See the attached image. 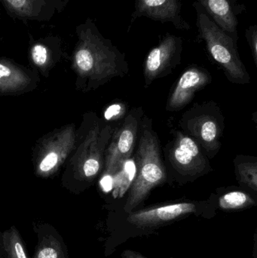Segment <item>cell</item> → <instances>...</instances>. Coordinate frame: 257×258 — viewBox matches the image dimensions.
<instances>
[{
    "mask_svg": "<svg viewBox=\"0 0 257 258\" xmlns=\"http://www.w3.org/2000/svg\"><path fill=\"white\" fill-rule=\"evenodd\" d=\"M24 74L7 60H0V86L12 88L24 82Z\"/></svg>",
    "mask_w": 257,
    "mask_h": 258,
    "instance_id": "obj_17",
    "label": "cell"
},
{
    "mask_svg": "<svg viewBox=\"0 0 257 258\" xmlns=\"http://www.w3.org/2000/svg\"><path fill=\"white\" fill-rule=\"evenodd\" d=\"M0 26H1V11H0ZM1 36V34H0Z\"/></svg>",
    "mask_w": 257,
    "mask_h": 258,
    "instance_id": "obj_26",
    "label": "cell"
},
{
    "mask_svg": "<svg viewBox=\"0 0 257 258\" xmlns=\"http://www.w3.org/2000/svg\"><path fill=\"white\" fill-rule=\"evenodd\" d=\"M210 18L224 31L238 39V18L246 12L239 0H196Z\"/></svg>",
    "mask_w": 257,
    "mask_h": 258,
    "instance_id": "obj_11",
    "label": "cell"
},
{
    "mask_svg": "<svg viewBox=\"0 0 257 258\" xmlns=\"http://www.w3.org/2000/svg\"><path fill=\"white\" fill-rule=\"evenodd\" d=\"M142 17L161 23H170L177 30L182 31L191 29L183 16L181 0H135L129 27Z\"/></svg>",
    "mask_w": 257,
    "mask_h": 258,
    "instance_id": "obj_9",
    "label": "cell"
},
{
    "mask_svg": "<svg viewBox=\"0 0 257 258\" xmlns=\"http://www.w3.org/2000/svg\"><path fill=\"white\" fill-rule=\"evenodd\" d=\"M141 110H133L112 135L106 154L107 173L113 175L127 159H131L137 143Z\"/></svg>",
    "mask_w": 257,
    "mask_h": 258,
    "instance_id": "obj_5",
    "label": "cell"
},
{
    "mask_svg": "<svg viewBox=\"0 0 257 258\" xmlns=\"http://www.w3.org/2000/svg\"><path fill=\"white\" fill-rule=\"evenodd\" d=\"M168 157L172 166L185 177H198L209 171V163L199 144L181 132L175 134Z\"/></svg>",
    "mask_w": 257,
    "mask_h": 258,
    "instance_id": "obj_7",
    "label": "cell"
},
{
    "mask_svg": "<svg viewBox=\"0 0 257 258\" xmlns=\"http://www.w3.org/2000/svg\"><path fill=\"white\" fill-rule=\"evenodd\" d=\"M236 173L240 183L252 190L257 191V163L256 162H240L236 165Z\"/></svg>",
    "mask_w": 257,
    "mask_h": 258,
    "instance_id": "obj_18",
    "label": "cell"
},
{
    "mask_svg": "<svg viewBox=\"0 0 257 258\" xmlns=\"http://www.w3.org/2000/svg\"><path fill=\"white\" fill-rule=\"evenodd\" d=\"M196 12V27L199 38L205 42L211 57L224 71L231 82L246 84L250 77L241 61L238 51V39L220 28L198 2L193 3Z\"/></svg>",
    "mask_w": 257,
    "mask_h": 258,
    "instance_id": "obj_3",
    "label": "cell"
},
{
    "mask_svg": "<svg viewBox=\"0 0 257 258\" xmlns=\"http://www.w3.org/2000/svg\"><path fill=\"white\" fill-rule=\"evenodd\" d=\"M136 174L135 162L128 159L123 162L122 166L116 171L113 179V195L115 199L122 198L129 190L134 182Z\"/></svg>",
    "mask_w": 257,
    "mask_h": 258,
    "instance_id": "obj_14",
    "label": "cell"
},
{
    "mask_svg": "<svg viewBox=\"0 0 257 258\" xmlns=\"http://www.w3.org/2000/svg\"><path fill=\"white\" fill-rule=\"evenodd\" d=\"M112 176L113 175H111V174H107L102 177L101 181H100L101 187H102L104 192H108L113 189V179Z\"/></svg>",
    "mask_w": 257,
    "mask_h": 258,
    "instance_id": "obj_23",
    "label": "cell"
},
{
    "mask_svg": "<svg viewBox=\"0 0 257 258\" xmlns=\"http://www.w3.org/2000/svg\"><path fill=\"white\" fill-rule=\"evenodd\" d=\"M75 33L78 41L73 53V63L81 75L101 84L128 74L125 53L101 34L91 18L77 26Z\"/></svg>",
    "mask_w": 257,
    "mask_h": 258,
    "instance_id": "obj_1",
    "label": "cell"
},
{
    "mask_svg": "<svg viewBox=\"0 0 257 258\" xmlns=\"http://www.w3.org/2000/svg\"><path fill=\"white\" fill-rule=\"evenodd\" d=\"M37 238L32 258H69V251L61 235L48 223L33 224Z\"/></svg>",
    "mask_w": 257,
    "mask_h": 258,
    "instance_id": "obj_12",
    "label": "cell"
},
{
    "mask_svg": "<svg viewBox=\"0 0 257 258\" xmlns=\"http://www.w3.org/2000/svg\"><path fill=\"white\" fill-rule=\"evenodd\" d=\"M125 105H123V104H112L106 110L104 117L107 120H110V119H114V118L120 117L125 113Z\"/></svg>",
    "mask_w": 257,
    "mask_h": 258,
    "instance_id": "obj_22",
    "label": "cell"
},
{
    "mask_svg": "<svg viewBox=\"0 0 257 258\" xmlns=\"http://www.w3.org/2000/svg\"><path fill=\"white\" fill-rule=\"evenodd\" d=\"M184 41L180 36L167 33L160 39L158 45L148 53L143 68L146 86L167 75L181 63Z\"/></svg>",
    "mask_w": 257,
    "mask_h": 258,
    "instance_id": "obj_4",
    "label": "cell"
},
{
    "mask_svg": "<svg viewBox=\"0 0 257 258\" xmlns=\"http://www.w3.org/2000/svg\"><path fill=\"white\" fill-rule=\"evenodd\" d=\"M136 159L135 177L124 206L126 214L136 210L144 203L151 191L166 180V170L161 159L158 138L148 118H145L141 123Z\"/></svg>",
    "mask_w": 257,
    "mask_h": 258,
    "instance_id": "obj_2",
    "label": "cell"
},
{
    "mask_svg": "<svg viewBox=\"0 0 257 258\" xmlns=\"http://www.w3.org/2000/svg\"><path fill=\"white\" fill-rule=\"evenodd\" d=\"M122 258H147L138 251H133V250L126 249L122 251L121 254Z\"/></svg>",
    "mask_w": 257,
    "mask_h": 258,
    "instance_id": "obj_24",
    "label": "cell"
},
{
    "mask_svg": "<svg viewBox=\"0 0 257 258\" xmlns=\"http://www.w3.org/2000/svg\"><path fill=\"white\" fill-rule=\"evenodd\" d=\"M245 37L250 46L252 56L257 67V25H250L245 31Z\"/></svg>",
    "mask_w": 257,
    "mask_h": 258,
    "instance_id": "obj_21",
    "label": "cell"
},
{
    "mask_svg": "<svg viewBox=\"0 0 257 258\" xmlns=\"http://www.w3.org/2000/svg\"><path fill=\"white\" fill-rule=\"evenodd\" d=\"M60 150H51L44 156L42 160L39 164V170L43 173H48L52 171L60 162L61 156L60 155Z\"/></svg>",
    "mask_w": 257,
    "mask_h": 258,
    "instance_id": "obj_20",
    "label": "cell"
},
{
    "mask_svg": "<svg viewBox=\"0 0 257 258\" xmlns=\"http://www.w3.org/2000/svg\"><path fill=\"white\" fill-rule=\"evenodd\" d=\"M5 258H30L27 245L15 226L2 233Z\"/></svg>",
    "mask_w": 257,
    "mask_h": 258,
    "instance_id": "obj_15",
    "label": "cell"
},
{
    "mask_svg": "<svg viewBox=\"0 0 257 258\" xmlns=\"http://www.w3.org/2000/svg\"><path fill=\"white\" fill-rule=\"evenodd\" d=\"M182 125L208 156L213 157L217 153L220 147L221 123L215 115L202 109L192 113L189 112L184 115Z\"/></svg>",
    "mask_w": 257,
    "mask_h": 258,
    "instance_id": "obj_8",
    "label": "cell"
},
{
    "mask_svg": "<svg viewBox=\"0 0 257 258\" xmlns=\"http://www.w3.org/2000/svg\"><path fill=\"white\" fill-rule=\"evenodd\" d=\"M255 205L256 201L249 194L239 190L226 192L221 196L218 200L219 207L226 212L243 210Z\"/></svg>",
    "mask_w": 257,
    "mask_h": 258,
    "instance_id": "obj_16",
    "label": "cell"
},
{
    "mask_svg": "<svg viewBox=\"0 0 257 258\" xmlns=\"http://www.w3.org/2000/svg\"><path fill=\"white\" fill-rule=\"evenodd\" d=\"M0 258H5L4 248H3V236L0 232Z\"/></svg>",
    "mask_w": 257,
    "mask_h": 258,
    "instance_id": "obj_25",
    "label": "cell"
},
{
    "mask_svg": "<svg viewBox=\"0 0 257 258\" xmlns=\"http://www.w3.org/2000/svg\"><path fill=\"white\" fill-rule=\"evenodd\" d=\"M32 60L37 66L42 67L48 63L50 57V49L44 42L33 44L30 49Z\"/></svg>",
    "mask_w": 257,
    "mask_h": 258,
    "instance_id": "obj_19",
    "label": "cell"
},
{
    "mask_svg": "<svg viewBox=\"0 0 257 258\" xmlns=\"http://www.w3.org/2000/svg\"><path fill=\"white\" fill-rule=\"evenodd\" d=\"M211 78L205 68L192 66L186 70L170 94L166 109L175 111L187 106L191 102L196 92L211 82Z\"/></svg>",
    "mask_w": 257,
    "mask_h": 258,
    "instance_id": "obj_10",
    "label": "cell"
},
{
    "mask_svg": "<svg viewBox=\"0 0 257 258\" xmlns=\"http://www.w3.org/2000/svg\"><path fill=\"white\" fill-rule=\"evenodd\" d=\"M170 258H176V257H170Z\"/></svg>",
    "mask_w": 257,
    "mask_h": 258,
    "instance_id": "obj_27",
    "label": "cell"
},
{
    "mask_svg": "<svg viewBox=\"0 0 257 258\" xmlns=\"http://www.w3.org/2000/svg\"><path fill=\"white\" fill-rule=\"evenodd\" d=\"M200 212V205L184 202L133 211L127 221L138 228L156 229Z\"/></svg>",
    "mask_w": 257,
    "mask_h": 258,
    "instance_id": "obj_6",
    "label": "cell"
},
{
    "mask_svg": "<svg viewBox=\"0 0 257 258\" xmlns=\"http://www.w3.org/2000/svg\"><path fill=\"white\" fill-rule=\"evenodd\" d=\"M12 18L44 21L51 18L57 9L55 0H1Z\"/></svg>",
    "mask_w": 257,
    "mask_h": 258,
    "instance_id": "obj_13",
    "label": "cell"
}]
</instances>
